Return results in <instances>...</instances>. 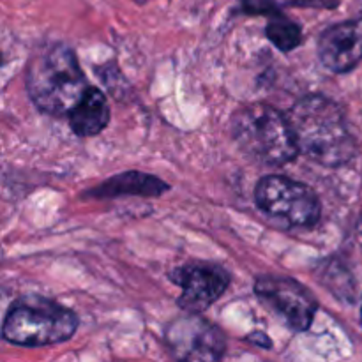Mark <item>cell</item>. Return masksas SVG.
Returning a JSON list of instances; mask_svg holds the SVG:
<instances>
[{
	"label": "cell",
	"mask_w": 362,
	"mask_h": 362,
	"mask_svg": "<svg viewBox=\"0 0 362 362\" xmlns=\"http://www.w3.org/2000/svg\"><path fill=\"white\" fill-rule=\"evenodd\" d=\"M299 154L322 166H343L356 156V140L332 99L310 94L286 113Z\"/></svg>",
	"instance_id": "1"
},
{
	"label": "cell",
	"mask_w": 362,
	"mask_h": 362,
	"mask_svg": "<svg viewBox=\"0 0 362 362\" xmlns=\"http://www.w3.org/2000/svg\"><path fill=\"white\" fill-rule=\"evenodd\" d=\"M87 87V78L69 46H48L35 53L28 64V95L48 115L60 117L69 113Z\"/></svg>",
	"instance_id": "2"
},
{
	"label": "cell",
	"mask_w": 362,
	"mask_h": 362,
	"mask_svg": "<svg viewBox=\"0 0 362 362\" xmlns=\"http://www.w3.org/2000/svg\"><path fill=\"white\" fill-rule=\"evenodd\" d=\"M232 134L240 151L262 165H285L299 154L286 115L264 103L237 110L232 117Z\"/></svg>",
	"instance_id": "3"
},
{
	"label": "cell",
	"mask_w": 362,
	"mask_h": 362,
	"mask_svg": "<svg viewBox=\"0 0 362 362\" xmlns=\"http://www.w3.org/2000/svg\"><path fill=\"white\" fill-rule=\"evenodd\" d=\"M78 329L74 311L39 296L21 297L13 303L4 320L2 336L18 346H49L67 341Z\"/></svg>",
	"instance_id": "4"
},
{
	"label": "cell",
	"mask_w": 362,
	"mask_h": 362,
	"mask_svg": "<svg viewBox=\"0 0 362 362\" xmlns=\"http://www.w3.org/2000/svg\"><path fill=\"white\" fill-rule=\"evenodd\" d=\"M258 209L272 219L293 228H310L322 216V204L310 186L290 177L267 175L255 189Z\"/></svg>",
	"instance_id": "5"
},
{
	"label": "cell",
	"mask_w": 362,
	"mask_h": 362,
	"mask_svg": "<svg viewBox=\"0 0 362 362\" xmlns=\"http://www.w3.org/2000/svg\"><path fill=\"white\" fill-rule=\"evenodd\" d=\"M255 293L267 308L274 310L292 331L311 327L318 300L303 283L286 276H260L255 281Z\"/></svg>",
	"instance_id": "6"
},
{
	"label": "cell",
	"mask_w": 362,
	"mask_h": 362,
	"mask_svg": "<svg viewBox=\"0 0 362 362\" xmlns=\"http://www.w3.org/2000/svg\"><path fill=\"white\" fill-rule=\"evenodd\" d=\"M166 345L173 357L184 361H219L226 352V338L221 329L197 317V313L170 325Z\"/></svg>",
	"instance_id": "7"
},
{
	"label": "cell",
	"mask_w": 362,
	"mask_h": 362,
	"mask_svg": "<svg viewBox=\"0 0 362 362\" xmlns=\"http://www.w3.org/2000/svg\"><path fill=\"white\" fill-rule=\"evenodd\" d=\"M170 279L182 290L177 304L189 315H198L212 306L230 285L228 272L211 262L182 265L170 272Z\"/></svg>",
	"instance_id": "8"
},
{
	"label": "cell",
	"mask_w": 362,
	"mask_h": 362,
	"mask_svg": "<svg viewBox=\"0 0 362 362\" xmlns=\"http://www.w3.org/2000/svg\"><path fill=\"white\" fill-rule=\"evenodd\" d=\"M318 57L332 73H346L362 60V18L329 27L318 41Z\"/></svg>",
	"instance_id": "9"
},
{
	"label": "cell",
	"mask_w": 362,
	"mask_h": 362,
	"mask_svg": "<svg viewBox=\"0 0 362 362\" xmlns=\"http://www.w3.org/2000/svg\"><path fill=\"white\" fill-rule=\"evenodd\" d=\"M110 122V105L98 87H87L69 112V126L76 136L90 138L103 133Z\"/></svg>",
	"instance_id": "10"
},
{
	"label": "cell",
	"mask_w": 362,
	"mask_h": 362,
	"mask_svg": "<svg viewBox=\"0 0 362 362\" xmlns=\"http://www.w3.org/2000/svg\"><path fill=\"white\" fill-rule=\"evenodd\" d=\"M170 186L161 179L148 173L127 172L122 175L110 177L101 186L88 191V197L95 198H112L124 197V194H136V197H161Z\"/></svg>",
	"instance_id": "11"
},
{
	"label": "cell",
	"mask_w": 362,
	"mask_h": 362,
	"mask_svg": "<svg viewBox=\"0 0 362 362\" xmlns=\"http://www.w3.org/2000/svg\"><path fill=\"white\" fill-rule=\"evenodd\" d=\"M265 34L276 48L285 53L296 49L303 41V30H300L299 25L278 13H272L267 28H265Z\"/></svg>",
	"instance_id": "12"
},
{
	"label": "cell",
	"mask_w": 362,
	"mask_h": 362,
	"mask_svg": "<svg viewBox=\"0 0 362 362\" xmlns=\"http://www.w3.org/2000/svg\"><path fill=\"white\" fill-rule=\"evenodd\" d=\"M276 6L308 7V9H336L341 0H272Z\"/></svg>",
	"instance_id": "13"
},
{
	"label": "cell",
	"mask_w": 362,
	"mask_h": 362,
	"mask_svg": "<svg viewBox=\"0 0 362 362\" xmlns=\"http://www.w3.org/2000/svg\"><path fill=\"white\" fill-rule=\"evenodd\" d=\"M247 339L253 343H257V345L264 346V349H271V345H272L271 339L265 338L264 332H251V336H247Z\"/></svg>",
	"instance_id": "14"
},
{
	"label": "cell",
	"mask_w": 362,
	"mask_h": 362,
	"mask_svg": "<svg viewBox=\"0 0 362 362\" xmlns=\"http://www.w3.org/2000/svg\"><path fill=\"white\" fill-rule=\"evenodd\" d=\"M134 2H138V4H145V2H147V0H134Z\"/></svg>",
	"instance_id": "15"
},
{
	"label": "cell",
	"mask_w": 362,
	"mask_h": 362,
	"mask_svg": "<svg viewBox=\"0 0 362 362\" xmlns=\"http://www.w3.org/2000/svg\"><path fill=\"white\" fill-rule=\"evenodd\" d=\"M361 325H362V308H361Z\"/></svg>",
	"instance_id": "16"
}]
</instances>
